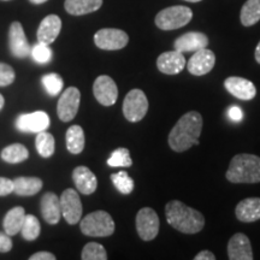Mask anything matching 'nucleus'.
I'll return each instance as SVG.
<instances>
[{"label": "nucleus", "mask_w": 260, "mask_h": 260, "mask_svg": "<svg viewBox=\"0 0 260 260\" xmlns=\"http://www.w3.org/2000/svg\"><path fill=\"white\" fill-rule=\"evenodd\" d=\"M203 116L198 111L184 113L169 134V146L175 152H186L199 144L203 132Z\"/></svg>", "instance_id": "nucleus-1"}, {"label": "nucleus", "mask_w": 260, "mask_h": 260, "mask_svg": "<svg viewBox=\"0 0 260 260\" xmlns=\"http://www.w3.org/2000/svg\"><path fill=\"white\" fill-rule=\"evenodd\" d=\"M165 214L168 223L174 229L188 235L201 232L205 225V218L199 211L178 200L169 201L165 206Z\"/></svg>", "instance_id": "nucleus-2"}, {"label": "nucleus", "mask_w": 260, "mask_h": 260, "mask_svg": "<svg viewBox=\"0 0 260 260\" xmlns=\"http://www.w3.org/2000/svg\"><path fill=\"white\" fill-rule=\"evenodd\" d=\"M232 183H259L260 157L254 154H237L230 161L225 174Z\"/></svg>", "instance_id": "nucleus-3"}, {"label": "nucleus", "mask_w": 260, "mask_h": 260, "mask_svg": "<svg viewBox=\"0 0 260 260\" xmlns=\"http://www.w3.org/2000/svg\"><path fill=\"white\" fill-rule=\"evenodd\" d=\"M81 232L90 237H107L115 233V222L106 211H95L81 220Z\"/></svg>", "instance_id": "nucleus-4"}, {"label": "nucleus", "mask_w": 260, "mask_h": 260, "mask_svg": "<svg viewBox=\"0 0 260 260\" xmlns=\"http://www.w3.org/2000/svg\"><path fill=\"white\" fill-rule=\"evenodd\" d=\"M193 18V11L183 5L170 6L155 16V25L161 30H175L187 25Z\"/></svg>", "instance_id": "nucleus-5"}, {"label": "nucleus", "mask_w": 260, "mask_h": 260, "mask_svg": "<svg viewBox=\"0 0 260 260\" xmlns=\"http://www.w3.org/2000/svg\"><path fill=\"white\" fill-rule=\"evenodd\" d=\"M148 111V100L141 89H132L123 102V115L126 121L136 123L142 121Z\"/></svg>", "instance_id": "nucleus-6"}, {"label": "nucleus", "mask_w": 260, "mask_h": 260, "mask_svg": "<svg viewBox=\"0 0 260 260\" xmlns=\"http://www.w3.org/2000/svg\"><path fill=\"white\" fill-rule=\"evenodd\" d=\"M96 47L104 51H118L124 48L129 42V37L125 31L115 28L100 29L94 35Z\"/></svg>", "instance_id": "nucleus-7"}, {"label": "nucleus", "mask_w": 260, "mask_h": 260, "mask_svg": "<svg viewBox=\"0 0 260 260\" xmlns=\"http://www.w3.org/2000/svg\"><path fill=\"white\" fill-rule=\"evenodd\" d=\"M159 217L151 207H144L136 214V230L144 241H151L157 237L159 233Z\"/></svg>", "instance_id": "nucleus-8"}, {"label": "nucleus", "mask_w": 260, "mask_h": 260, "mask_svg": "<svg viewBox=\"0 0 260 260\" xmlns=\"http://www.w3.org/2000/svg\"><path fill=\"white\" fill-rule=\"evenodd\" d=\"M80 102L81 93L76 87H69L65 92H63L57 105L58 117L61 122L73 121L79 112Z\"/></svg>", "instance_id": "nucleus-9"}, {"label": "nucleus", "mask_w": 260, "mask_h": 260, "mask_svg": "<svg viewBox=\"0 0 260 260\" xmlns=\"http://www.w3.org/2000/svg\"><path fill=\"white\" fill-rule=\"evenodd\" d=\"M60 200L61 216L70 225L79 223L82 217V203L79 194L74 189H67L63 191Z\"/></svg>", "instance_id": "nucleus-10"}, {"label": "nucleus", "mask_w": 260, "mask_h": 260, "mask_svg": "<svg viewBox=\"0 0 260 260\" xmlns=\"http://www.w3.org/2000/svg\"><path fill=\"white\" fill-rule=\"evenodd\" d=\"M93 93L95 99L104 106H112L118 98V88L111 77L102 75L94 81Z\"/></svg>", "instance_id": "nucleus-11"}, {"label": "nucleus", "mask_w": 260, "mask_h": 260, "mask_svg": "<svg viewBox=\"0 0 260 260\" xmlns=\"http://www.w3.org/2000/svg\"><path fill=\"white\" fill-rule=\"evenodd\" d=\"M214 64H216V56L212 51L206 47L194 52L187 63V69L194 76H203L212 71Z\"/></svg>", "instance_id": "nucleus-12"}, {"label": "nucleus", "mask_w": 260, "mask_h": 260, "mask_svg": "<svg viewBox=\"0 0 260 260\" xmlns=\"http://www.w3.org/2000/svg\"><path fill=\"white\" fill-rule=\"evenodd\" d=\"M16 126L25 133H40L50 126V117L46 112L37 111L32 113H23L16 121Z\"/></svg>", "instance_id": "nucleus-13"}, {"label": "nucleus", "mask_w": 260, "mask_h": 260, "mask_svg": "<svg viewBox=\"0 0 260 260\" xmlns=\"http://www.w3.org/2000/svg\"><path fill=\"white\" fill-rule=\"evenodd\" d=\"M9 45L11 53L16 58H25L30 54V46L25 38L23 27L19 22H12V24L10 25Z\"/></svg>", "instance_id": "nucleus-14"}, {"label": "nucleus", "mask_w": 260, "mask_h": 260, "mask_svg": "<svg viewBox=\"0 0 260 260\" xmlns=\"http://www.w3.org/2000/svg\"><path fill=\"white\" fill-rule=\"evenodd\" d=\"M224 88L232 95L240 100H243V102H249V100L254 99L256 95V88L254 84L249 80L243 79V77H228L224 81Z\"/></svg>", "instance_id": "nucleus-15"}, {"label": "nucleus", "mask_w": 260, "mask_h": 260, "mask_svg": "<svg viewBox=\"0 0 260 260\" xmlns=\"http://www.w3.org/2000/svg\"><path fill=\"white\" fill-rule=\"evenodd\" d=\"M187 61L183 53L176 50L161 53L157 59V68L165 75H177L183 71Z\"/></svg>", "instance_id": "nucleus-16"}, {"label": "nucleus", "mask_w": 260, "mask_h": 260, "mask_svg": "<svg viewBox=\"0 0 260 260\" xmlns=\"http://www.w3.org/2000/svg\"><path fill=\"white\" fill-rule=\"evenodd\" d=\"M209 46V38L199 31H189L178 37L174 41V50L181 53L186 52H197Z\"/></svg>", "instance_id": "nucleus-17"}, {"label": "nucleus", "mask_w": 260, "mask_h": 260, "mask_svg": "<svg viewBox=\"0 0 260 260\" xmlns=\"http://www.w3.org/2000/svg\"><path fill=\"white\" fill-rule=\"evenodd\" d=\"M228 256L230 260H253L251 241L245 234L236 233L228 243Z\"/></svg>", "instance_id": "nucleus-18"}, {"label": "nucleus", "mask_w": 260, "mask_h": 260, "mask_svg": "<svg viewBox=\"0 0 260 260\" xmlns=\"http://www.w3.org/2000/svg\"><path fill=\"white\" fill-rule=\"evenodd\" d=\"M61 30V19L57 15H48L41 21L38 28V41L50 45L59 35Z\"/></svg>", "instance_id": "nucleus-19"}, {"label": "nucleus", "mask_w": 260, "mask_h": 260, "mask_svg": "<svg viewBox=\"0 0 260 260\" xmlns=\"http://www.w3.org/2000/svg\"><path fill=\"white\" fill-rule=\"evenodd\" d=\"M73 180L77 190L84 195H90L96 190V176L87 167H77L73 171Z\"/></svg>", "instance_id": "nucleus-20"}, {"label": "nucleus", "mask_w": 260, "mask_h": 260, "mask_svg": "<svg viewBox=\"0 0 260 260\" xmlns=\"http://www.w3.org/2000/svg\"><path fill=\"white\" fill-rule=\"evenodd\" d=\"M236 218L242 223H253L260 219V198H247L237 204Z\"/></svg>", "instance_id": "nucleus-21"}, {"label": "nucleus", "mask_w": 260, "mask_h": 260, "mask_svg": "<svg viewBox=\"0 0 260 260\" xmlns=\"http://www.w3.org/2000/svg\"><path fill=\"white\" fill-rule=\"evenodd\" d=\"M41 214L48 224L54 225L61 218L60 200L56 194L48 191L41 199Z\"/></svg>", "instance_id": "nucleus-22"}, {"label": "nucleus", "mask_w": 260, "mask_h": 260, "mask_svg": "<svg viewBox=\"0 0 260 260\" xmlns=\"http://www.w3.org/2000/svg\"><path fill=\"white\" fill-rule=\"evenodd\" d=\"M103 0H65L64 8L68 14L83 16L95 12L102 8Z\"/></svg>", "instance_id": "nucleus-23"}, {"label": "nucleus", "mask_w": 260, "mask_h": 260, "mask_svg": "<svg viewBox=\"0 0 260 260\" xmlns=\"http://www.w3.org/2000/svg\"><path fill=\"white\" fill-rule=\"evenodd\" d=\"M42 188V181L38 177H16L14 180V193L19 197H31Z\"/></svg>", "instance_id": "nucleus-24"}, {"label": "nucleus", "mask_w": 260, "mask_h": 260, "mask_svg": "<svg viewBox=\"0 0 260 260\" xmlns=\"http://www.w3.org/2000/svg\"><path fill=\"white\" fill-rule=\"evenodd\" d=\"M25 211L23 207L16 206L6 213L4 218V230L10 236H14L21 232L24 223Z\"/></svg>", "instance_id": "nucleus-25"}, {"label": "nucleus", "mask_w": 260, "mask_h": 260, "mask_svg": "<svg viewBox=\"0 0 260 260\" xmlns=\"http://www.w3.org/2000/svg\"><path fill=\"white\" fill-rule=\"evenodd\" d=\"M67 149L73 154H80L84 148V132L80 125H71L68 129L67 135Z\"/></svg>", "instance_id": "nucleus-26"}, {"label": "nucleus", "mask_w": 260, "mask_h": 260, "mask_svg": "<svg viewBox=\"0 0 260 260\" xmlns=\"http://www.w3.org/2000/svg\"><path fill=\"white\" fill-rule=\"evenodd\" d=\"M240 21L245 27H252L260 21V0H247L240 12Z\"/></svg>", "instance_id": "nucleus-27"}, {"label": "nucleus", "mask_w": 260, "mask_h": 260, "mask_svg": "<svg viewBox=\"0 0 260 260\" xmlns=\"http://www.w3.org/2000/svg\"><path fill=\"white\" fill-rule=\"evenodd\" d=\"M29 157V151L27 147L21 144H12L3 149L2 158L3 160L10 164H17L24 161Z\"/></svg>", "instance_id": "nucleus-28"}, {"label": "nucleus", "mask_w": 260, "mask_h": 260, "mask_svg": "<svg viewBox=\"0 0 260 260\" xmlns=\"http://www.w3.org/2000/svg\"><path fill=\"white\" fill-rule=\"evenodd\" d=\"M38 153L42 158H50L54 153V138L53 135L47 132L38 133L37 140H35Z\"/></svg>", "instance_id": "nucleus-29"}, {"label": "nucleus", "mask_w": 260, "mask_h": 260, "mask_svg": "<svg viewBox=\"0 0 260 260\" xmlns=\"http://www.w3.org/2000/svg\"><path fill=\"white\" fill-rule=\"evenodd\" d=\"M41 232V225L39 219L32 214H25L24 223L22 225L21 233L22 236L24 237L28 241H34L35 239H38Z\"/></svg>", "instance_id": "nucleus-30"}, {"label": "nucleus", "mask_w": 260, "mask_h": 260, "mask_svg": "<svg viewBox=\"0 0 260 260\" xmlns=\"http://www.w3.org/2000/svg\"><path fill=\"white\" fill-rule=\"evenodd\" d=\"M107 165L111 168H129L133 165V159L130 157L128 148L121 147L112 152L107 159Z\"/></svg>", "instance_id": "nucleus-31"}, {"label": "nucleus", "mask_w": 260, "mask_h": 260, "mask_svg": "<svg viewBox=\"0 0 260 260\" xmlns=\"http://www.w3.org/2000/svg\"><path fill=\"white\" fill-rule=\"evenodd\" d=\"M111 181L115 184L117 190L122 194L128 195L134 189V180L129 176L126 171H119L111 175Z\"/></svg>", "instance_id": "nucleus-32"}, {"label": "nucleus", "mask_w": 260, "mask_h": 260, "mask_svg": "<svg viewBox=\"0 0 260 260\" xmlns=\"http://www.w3.org/2000/svg\"><path fill=\"white\" fill-rule=\"evenodd\" d=\"M81 258L82 260H106L107 253L103 245L96 242H89L83 247Z\"/></svg>", "instance_id": "nucleus-33"}, {"label": "nucleus", "mask_w": 260, "mask_h": 260, "mask_svg": "<svg viewBox=\"0 0 260 260\" xmlns=\"http://www.w3.org/2000/svg\"><path fill=\"white\" fill-rule=\"evenodd\" d=\"M41 81L45 89H46L47 93L52 96L58 95V94L60 93V90L63 89V79L56 73L45 75V76H42Z\"/></svg>", "instance_id": "nucleus-34"}, {"label": "nucleus", "mask_w": 260, "mask_h": 260, "mask_svg": "<svg viewBox=\"0 0 260 260\" xmlns=\"http://www.w3.org/2000/svg\"><path fill=\"white\" fill-rule=\"evenodd\" d=\"M30 54L32 56V58H34L35 61H38V63L40 64H45L51 60L52 50L48 47V45L39 42V44H37L31 48Z\"/></svg>", "instance_id": "nucleus-35"}, {"label": "nucleus", "mask_w": 260, "mask_h": 260, "mask_svg": "<svg viewBox=\"0 0 260 260\" xmlns=\"http://www.w3.org/2000/svg\"><path fill=\"white\" fill-rule=\"evenodd\" d=\"M15 79L16 74L14 68L0 61V87L10 86L11 83H14Z\"/></svg>", "instance_id": "nucleus-36"}, {"label": "nucleus", "mask_w": 260, "mask_h": 260, "mask_svg": "<svg viewBox=\"0 0 260 260\" xmlns=\"http://www.w3.org/2000/svg\"><path fill=\"white\" fill-rule=\"evenodd\" d=\"M14 191V181L0 177V197H6Z\"/></svg>", "instance_id": "nucleus-37"}, {"label": "nucleus", "mask_w": 260, "mask_h": 260, "mask_svg": "<svg viewBox=\"0 0 260 260\" xmlns=\"http://www.w3.org/2000/svg\"><path fill=\"white\" fill-rule=\"evenodd\" d=\"M12 249V240L6 233H0V253H8Z\"/></svg>", "instance_id": "nucleus-38"}, {"label": "nucleus", "mask_w": 260, "mask_h": 260, "mask_svg": "<svg viewBox=\"0 0 260 260\" xmlns=\"http://www.w3.org/2000/svg\"><path fill=\"white\" fill-rule=\"evenodd\" d=\"M29 260H56V255L50 252H38L34 253Z\"/></svg>", "instance_id": "nucleus-39"}, {"label": "nucleus", "mask_w": 260, "mask_h": 260, "mask_svg": "<svg viewBox=\"0 0 260 260\" xmlns=\"http://www.w3.org/2000/svg\"><path fill=\"white\" fill-rule=\"evenodd\" d=\"M229 117L233 119V121H235V122L241 121L242 117H243L242 110L240 109V107H237V106H232L229 109Z\"/></svg>", "instance_id": "nucleus-40"}, {"label": "nucleus", "mask_w": 260, "mask_h": 260, "mask_svg": "<svg viewBox=\"0 0 260 260\" xmlns=\"http://www.w3.org/2000/svg\"><path fill=\"white\" fill-rule=\"evenodd\" d=\"M216 255L210 251H201L194 256V260H214Z\"/></svg>", "instance_id": "nucleus-41"}, {"label": "nucleus", "mask_w": 260, "mask_h": 260, "mask_svg": "<svg viewBox=\"0 0 260 260\" xmlns=\"http://www.w3.org/2000/svg\"><path fill=\"white\" fill-rule=\"evenodd\" d=\"M254 57H255V60L256 63L260 64V41L259 44L256 45V48H255V53H254Z\"/></svg>", "instance_id": "nucleus-42"}, {"label": "nucleus", "mask_w": 260, "mask_h": 260, "mask_svg": "<svg viewBox=\"0 0 260 260\" xmlns=\"http://www.w3.org/2000/svg\"><path fill=\"white\" fill-rule=\"evenodd\" d=\"M29 2L32 3V4H35V5H40V4H44V3H46L47 0H29Z\"/></svg>", "instance_id": "nucleus-43"}, {"label": "nucleus", "mask_w": 260, "mask_h": 260, "mask_svg": "<svg viewBox=\"0 0 260 260\" xmlns=\"http://www.w3.org/2000/svg\"><path fill=\"white\" fill-rule=\"evenodd\" d=\"M4 105H5V99H4V96H3L2 94H0V111H2V110H3V107H4Z\"/></svg>", "instance_id": "nucleus-44"}, {"label": "nucleus", "mask_w": 260, "mask_h": 260, "mask_svg": "<svg viewBox=\"0 0 260 260\" xmlns=\"http://www.w3.org/2000/svg\"><path fill=\"white\" fill-rule=\"evenodd\" d=\"M184 2H189V3H199L201 0H184Z\"/></svg>", "instance_id": "nucleus-45"}, {"label": "nucleus", "mask_w": 260, "mask_h": 260, "mask_svg": "<svg viewBox=\"0 0 260 260\" xmlns=\"http://www.w3.org/2000/svg\"><path fill=\"white\" fill-rule=\"evenodd\" d=\"M3 2H8V0H3Z\"/></svg>", "instance_id": "nucleus-46"}]
</instances>
